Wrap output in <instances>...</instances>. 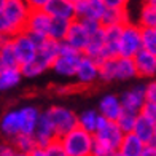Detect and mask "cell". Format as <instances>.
I'll use <instances>...</instances> for the list:
<instances>
[{"label":"cell","mask_w":156,"mask_h":156,"mask_svg":"<svg viewBox=\"0 0 156 156\" xmlns=\"http://www.w3.org/2000/svg\"><path fill=\"white\" fill-rule=\"evenodd\" d=\"M139 113H142V115H145L151 119H156V102H147L145 101V104L142 105Z\"/></svg>","instance_id":"obj_35"},{"label":"cell","mask_w":156,"mask_h":156,"mask_svg":"<svg viewBox=\"0 0 156 156\" xmlns=\"http://www.w3.org/2000/svg\"><path fill=\"white\" fill-rule=\"evenodd\" d=\"M23 129V119H21V112L18 110H10L0 119V132L3 134L6 139H13L15 136L21 134Z\"/></svg>","instance_id":"obj_16"},{"label":"cell","mask_w":156,"mask_h":156,"mask_svg":"<svg viewBox=\"0 0 156 156\" xmlns=\"http://www.w3.org/2000/svg\"><path fill=\"white\" fill-rule=\"evenodd\" d=\"M119 102H121L123 110L139 113L142 105L145 104V84H139V86L131 88L129 91H124L119 96Z\"/></svg>","instance_id":"obj_14"},{"label":"cell","mask_w":156,"mask_h":156,"mask_svg":"<svg viewBox=\"0 0 156 156\" xmlns=\"http://www.w3.org/2000/svg\"><path fill=\"white\" fill-rule=\"evenodd\" d=\"M99 115L104 116L105 119L110 121H116V118L119 116V113L123 112L121 102H119V96L115 94H107L99 101Z\"/></svg>","instance_id":"obj_19"},{"label":"cell","mask_w":156,"mask_h":156,"mask_svg":"<svg viewBox=\"0 0 156 156\" xmlns=\"http://www.w3.org/2000/svg\"><path fill=\"white\" fill-rule=\"evenodd\" d=\"M59 140L69 156H91L93 144H94V134L76 126L69 132L62 134Z\"/></svg>","instance_id":"obj_2"},{"label":"cell","mask_w":156,"mask_h":156,"mask_svg":"<svg viewBox=\"0 0 156 156\" xmlns=\"http://www.w3.org/2000/svg\"><path fill=\"white\" fill-rule=\"evenodd\" d=\"M107 8H127L129 0H104Z\"/></svg>","instance_id":"obj_37"},{"label":"cell","mask_w":156,"mask_h":156,"mask_svg":"<svg viewBox=\"0 0 156 156\" xmlns=\"http://www.w3.org/2000/svg\"><path fill=\"white\" fill-rule=\"evenodd\" d=\"M99 112L97 110H84L80 115H76V121H78V127L88 131L91 134H94L96 127H97V121H99Z\"/></svg>","instance_id":"obj_27"},{"label":"cell","mask_w":156,"mask_h":156,"mask_svg":"<svg viewBox=\"0 0 156 156\" xmlns=\"http://www.w3.org/2000/svg\"><path fill=\"white\" fill-rule=\"evenodd\" d=\"M137 24L140 27H156V3L144 2L139 13Z\"/></svg>","instance_id":"obj_28"},{"label":"cell","mask_w":156,"mask_h":156,"mask_svg":"<svg viewBox=\"0 0 156 156\" xmlns=\"http://www.w3.org/2000/svg\"><path fill=\"white\" fill-rule=\"evenodd\" d=\"M145 101L147 102H156V83L148 81L145 84Z\"/></svg>","instance_id":"obj_36"},{"label":"cell","mask_w":156,"mask_h":156,"mask_svg":"<svg viewBox=\"0 0 156 156\" xmlns=\"http://www.w3.org/2000/svg\"><path fill=\"white\" fill-rule=\"evenodd\" d=\"M43 10L53 18H62L69 21L75 18V6L70 0H48Z\"/></svg>","instance_id":"obj_18"},{"label":"cell","mask_w":156,"mask_h":156,"mask_svg":"<svg viewBox=\"0 0 156 156\" xmlns=\"http://www.w3.org/2000/svg\"><path fill=\"white\" fill-rule=\"evenodd\" d=\"M73 78L80 86H89L99 80V62L88 54H81Z\"/></svg>","instance_id":"obj_8"},{"label":"cell","mask_w":156,"mask_h":156,"mask_svg":"<svg viewBox=\"0 0 156 156\" xmlns=\"http://www.w3.org/2000/svg\"><path fill=\"white\" fill-rule=\"evenodd\" d=\"M132 78H137L132 58L115 56V80L126 81V80H132Z\"/></svg>","instance_id":"obj_21"},{"label":"cell","mask_w":156,"mask_h":156,"mask_svg":"<svg viewBox=\"0 0 156 156\" xmlns=\"http://www.w3.org/2000/svg\"><path fill=\"white\" fill-rule=\"evenodd\" d=\"M116 150H113L112 147L102 144L94 139V144H93V151H91V156H113Z\"/></svg>","instance_id":"obj_34"},{"label":"cell","mask_w":156,"mask_h":156,"mask_svg":"<svg viewBox=\"0 0 156 156\" xmlns=\"http://www.w3.org/2000/svg\"><path fill=\"white\" fill-rule=\"evenodd\" d=\"M6 67H19L16 54L13 51L11 37L0 38V69H6Z\"/></svg>","instance_id":"obj_23"},{"label":"cell","mask_w":156,"mask_h":156,"mask_svg":"<svg viewBox=\"0 0 156 156\" xmlns=\"http://www.w3.org/2000/svg\"><path fill=\"white\" fill-rule=\"evenodd\" d=\"M2 37H3V35H2V34H0V38H2Z\"/></svg>","instance_id":"obj_47"},{"label":"cell","mask_w":156,"mask_h":156,"mask_svg":"<svg viewBox=\"0 0 156 156\" xmlns=\"http://www.w3.org/2000/svg\"><path fill=\"white\" fill-rule=\"evenodd\" d=\"M59 43L61 41H54L48 38L43 45L38 46L34 58L29 62L19 66L23 78H37L38 75L45 73L46 70L51 69V64L59 51Z\"/></svg>","instance_id":"obj_1"},{"label":"cell","mask_w":156,"mask_h":156,"mask_svg":"<svg viewBox=\"0 0 156 156\" xmlns=\"http://www.w3.org/2000/svg\"><path fill=\"white\" fill-rule=\"evenodd\" d=\"M75 18L78 19H96L101 21L107 6L104 0H78L73 3Z\"/></svg>","instance_id":"obj_11"},{"label":"cell","mask_w":156,"mask_h":156,"mask_svg":"<svg viewBox=\"0 0 156 156\" xmlns=\"http://www.w3.org/2000/svg\"><path fill=\"white\" fill-rule=\"evenodd\" d=\"M49 21H51V16H49L43 8L30 10L29 18H27V21H26L24 30H27V32H38V34H45L46 35L48 27H49Z\"/></svg>","instance_id":"obj_20"},{"label":"cell","mask_w":156,"mask_h":156,"mask_svg":"<svg viewBox=\"0 0 156 156\" xmlns=\"http://www.w3.org/2000/svg\"><path fill=\"white\" fill-rule=\"evenodd\" d=\"M11 45L19 66L29 62L37 53V45L34 43V40L29 37V34L26 30H21L15 35H11Z\"/></svg>","instance_id":"obj_9"},{"label":"cell","mask_w":156,"mask_h":156,"mask_svg":"<svg viewBox=\"0 0 156 156\" xmlns=\"http://www.w3.org/2000/svg\"><path fill=\"white\" fill-rule=\"evenodd\" d=\"M145 2H150V3H156V0H145Z\"/></svg>","instance_id":"obj_45"},{"label":"cell","mask_w":156,"mask_h":156,"mask_svg":"<svg viewBox=\"0 0 156 156\" xmlns=\"http://www.w3.org/2000/svg\"><path fill=\"white\" fill-rule=\"evenodd\" d=\"M144 147H145V144L134 132H126L121 142H119L118 151L124 156H139L142 153V150H144Z\"/></svg>","instance_id":"obj_22"},{"label":"cell","mask_w":156,"mask_h":156,"mask_svg":"<svg viewBox=\"0 0 156 156\" xmlns=\"http://www.w3.org/2000/svg\"><path fill=\"white\" fill-rule=\"evenodd\" d=\"M21 80H23V73H21L19 67L0 69V91H6L18 86Z\"/></svg>","instance_id":"obj_24"},{"label":"cell","mask_w":156,"mask_h":156,"mask_svg":"<svg viewBox=\"0 0 156 156\" xmlns=\"http://www.w3.org/2000/svg\"><path fill=\"white\" fill-rule=\"evenodd\" d=\"M46 116L49 118L53 127H54V132L56 136L61 137L62 134L69 132L70 129L78 126L76 121V113L73 110H70L67 107H62V105H53L49 107L46 112Z\"/></svg>","instance_id":"obj_5"},{"label":"cell","mask_w":156,"mask_h":156,"mask_svg":"<svg viewBox=\"0 0 156 156\" xmlns=\"http://www.w3.org/2000/svg\"><path fill=\"white\" fill-rule=\"evenodd\" d=\"M136 118H137V113L123 110L121 113H119V116L116 118L115 123L118 124L119 129H121V131L126 134V132H132L134 124H136Z\"/></svg>","instance_id":"obj_32"},{"label":"cell","mask_w":156,"mask_h":156,"mask_svg":"<svg viewBox=\"0 0 156 156\" xmlns=\"http://www.w3.org/2000/svg\"><path fill=\"white\" fill-rule=\"evenodd\" d=\"M5 2H6V0H0V10L3 8V5H5Z\"/></svg>","instance_id":"obj_43"},{"label":"cell","mask_w":156,"mask_h":156,"mask_svg":"<svg viewBox=\"0 0 156 156\" xmlns=\"http://www.w3.org/2000/svg\"><path fill=\"white\" fill-rule=\"evenodd\" d=\"M24 2L29 5L30 10H40V8L45 6V3L48 2V0H24Z\"/></svg>","instance_id":"obj_38"},{"label":"cell","mask_w":156,"mask_h":156,"mask_svg":"<svg viewBox=\"0 0 156 156\" xmlns=\"http://www.w3.org/2000/svg\"><path fill=\"white\" fill-rule=\"evenodd\" d=\"M132 132L145 145H156V119H151L142 113H137Z\"/></svg>","instance_id":"obj_12"},{"label":"cell","mask_w":156,"mask_h":156,"mask_svg":"<svg viewBox=\"0 0 156 156\" xmlns=\"http://www.w3.org/2000/svg\"><path fill=\"white\" fill-rule=\"evenodd\" d=\"M15 153V148L11 144H0V156H11Z\"/></svg>","instance_id":"obj_39"},{"label":"cell","mask_w":156,"mask_h":156,"mask_svg":"<svg viewBox=\"0 0 156 156\" xmlns=\"http://www.w3.org/2000/svg\"><path fill=\"white\" fill-rule=\"evenodd\" d=\"M30 156H45V151H43V147H35L34 150L29 153Z\"/></svg>","instance_id":"obj_41"},{"label":"cell","mask_w":156,"mask_h":156,"mask_svg":"<svg viewBox=\"0 0 156 156\" xmlns=\"http://www.w3.org/2000/svg\"><path fill=\"white\" fill-rule=\"evenodd\" d=\"M81 54L83 53H80L78 49H75L72 46H69L67 43L61 41L58 56L54 58V61L51 64L53 72L59 76H64V78H73Z\"/></svg>","instance_id":"obj_3"},{"label":"cell","mask_w":156,"mask_h":156,"mask_svg":"<svg viewBox=\"0 0 156 156\" xmlns=\"http://www.w3.org/2000/svg\"><path fill=\"white\" fill-rule=\"evenodd\" d=\"M99 80L105 83L115 81V56L99 62Z\"/></svg>","instance_id":"obj_30"},{"label":"cell","mask_w":156,"mask_h":156,"mask_svg":"<svg viewBox=\"0 0 156 156\" xmlns=\"http://www.w3.org/2000/svg\"><path fill=\"white\" fill-rule=\"evenodd\" d=\"M91 34L86 30V27L83 26V23L78 18H73L69 24V30L66 34V38L62 41L67 43L69 46H72L75 49H78L80 53H83L88 46V41H89Z\"/></svg>","instance_id":"obj_10"},{"label":"cell","mask_w":156,"mask_h":156,"mask_svg":"<svg viewBox=\"0 0 156 156\" xmlns=\"http://www.w3.org/2000/svg\"><path fill=\"white\" fill-rule=\"evenodd\" d=\"M11 156H30L29 153H24V151H18V150H15V153H13Z\"/></svg>","instance_id":"obj_42"},{"label":"cell","mask_w":156,"mask_h":156,"mask_svg":"<svg viewBox=\"0 0 156 156\" xmlns=\"http://www.w3.org/2000/svg\"><path fill=\"white\" fill-rule=\"evenodd\" d=\"M43 151H45V156H69L66 153V150H64L59 137H56L49 142V144H46L43 147Z\"/></svg>","instance_id":"obj_33"},{"label":"cell","mask_w":156,"mask_h":156,"mask_svg":"<svg viewBox=\"0 0 156 156\" xmlns=\"http://www.w3.org/2000/svg\"><path fill=\"white\" fill-rule=\"evenodd\" d=\"M72 21V19H70ZM69 19H62V18H53L49 21V27H48V38L49 40H54V41H62L66 38V34L69 30V24H70Z\"/></svg>","instance_id":"obj_25"},{"label":"cell","mask_w":156,"mask_h":156,"mask_svg":"<svg viewBox=\"0 0 156 156\" xmlns=\"http://www.w3.org/2000/svg\"><path fill=\"white\" fill-rule=\"evenodd\" d=\"M34 137H35V142H37L38 147H45L46 144H49L53 139H56L54 132V127L49 121V118L46 116V113L40 112L38 115V119H37V124H35V129H34Z\"/></svg>","instance_id":"obj_15"},{"label":"cell","mask_w":156,"mask_h":156,"mask_svg":"<svg viewBox=\"0 0 156 156\" xmlns=\"http://www.w3.org/2000/svg\"><path fill=\"white\" fill-rule=\"evenodd\" d=\"M11 145L15 150L18 151H24V153H30L37 145V142H35V137L34 134H18L11 139Z\"/></svg>","instance_id":"obj_29"},{"label":"cell","mask_w":156,"mask_h":156,"mask_svg":"<svg viewBox=\"0 0 156 156\" xmlns=\"http://www.w3.org/2000/svg\"><path fill=\"white\" fill-rule=\"evenodd\" d=\"M2 13L5 15L6 21L11 24V27L15 29V32L18 34L21 30H24L30 8L24 0H6L2 8Z\"/></svg>","instance_id":"obj_6"},{"label":"cell","mask_w":156,"mask_h":156,"mask_svg":"<svg viewBox=\"0 0 156 156\" xmlns=\"http://www.w3.org/2000/svg\"><path fill=\"white\" fill-rule=\"evenodd\" d=\"M142 27L137 23L127 21L121 27V34L118 38V56L124 58H134V54L142 49V38H140Z\"/></svg>","instance_id":"obj_4"},{"label":"cell","mask_w":156,"mask_h":156,"mask_svg":"<svg viewBox=\"0 0 156 156\" xmlns=\"http://www.w3.org/2000/svg\"><path fill=\"white\" fill-rule=\"evenodd\" d=\"M70 2H73V3H75V2H78V0H70Z\"/></svg>","instance_id":"obj_46"},{"label":"cell","mask_w":156,"mask_h":156,"mask_svg":"<svg viewBox=\"0 0 156 156\" xmlns=\"http://www.w3.org/2000/svg\"><path fill=\"white\" fill-rule=\"evenodd\" d=\"M123 24L104 26V59L118 56V38Z\"/></svg>","instance_id":"obj_17"},{"label":"cell","mask_w":156,"mask_h":156,"mask_svg":"<svg viewBox=\"0 0 156 156\" xmlns=\"http://www.w3.org/2000/svg\"><path fill=\"white\" fill-rule=\"evenodd\" d=\"M140 38H142V49L156 53V27H142Z\"/></svg>","instance_id":"obj_31"},{"label":"cell","mask_w":156,"mask_h":156,"mask_svg":"<svg viewBox=\"0 0 156 156\" xmlns=\"http://www.w3.org/2000/svg\"><path fill=\"white\" fill-rule=\"evenodd\" d=\"M123 136H124V132L119 129L115 121H110V119H105L104 116H99L97 127L94 131V139L96 140L112 147L113 150H118Z\"/></svg>","instance_id":"obj_7"},{"label":"cell","mask_w":156,"mask_h":156,"mask_svg":"<svg viewBox=\"0 0 156 156\" xmlns=\"http://www.w3.org/2000/svg\"><path fill=\"white\" fill-rule=\"evenodd\" d=\"M129 19L127 8H107L101 19L102 26H112V24H124Z\"/></svg>","instance_id":"obj_26"},{"label":"cell","mask_w":156,"mask_h":156,"mask_svg":"<svg viewBox=\"0 0 156 156\" xmlns=\"http://www.w3.org/2000/svg\"><path fill=\"white\" fill-rule=\"evenodd\" d=\"M139 156H156V145H145Z\"/></svg>","instance_id":"obj_40"},{"label":"cell","mask_w":156,"mask_h":156,"mask_svg":"<svg viewBox=\"0 0 156 156\" xmlns=\"http://www.w3.org/2000/svg\"><path fill=\"white\" fill-rule=\"evenodd\" d=\"M113 156H124V154H121V153H119V151L116 150V151H115V154H113Z\"/></svg>","instance_id":"obj_44"},{"label":"cell","mask_w":156,"mask_h":156,"mask_svg":"<svg viewBox=\"0 0 156 156\" xmlns=\"http://www.w3.org/2000/svg\"><path fill=\"white\" fill-rule=\"evenodd\" d=\"M134 66H136L137 76L153 78L156 73V53H150L147 49H140L134 54Z\"/></svg>","instance_id":"obj_13"}]
</instances>
